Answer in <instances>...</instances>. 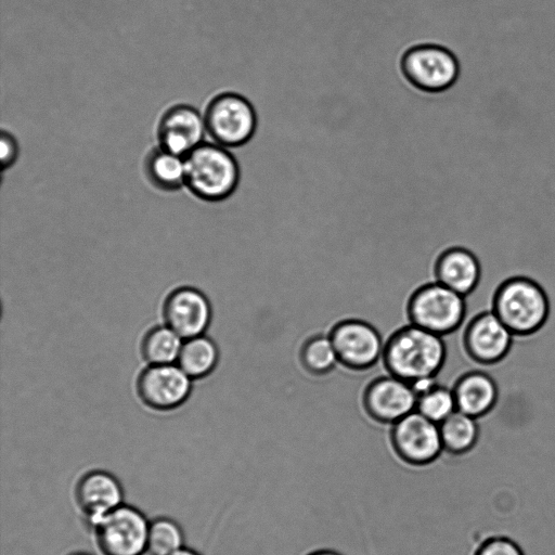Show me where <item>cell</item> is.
Masks as SVG:
<instances>
[{
    "mask_svg": "<svg viewBox=\"0 0 555 555\" xmlns=\"http://www.w3.org/2000/svg\"><path fill=\"white\" fill-rule=\"evenodd\" d=\"M444 359L443 337L410 324L388 339L382 360L388 374L412 383L436 376Z\"/></svg>",
    "mask_w": 555,
    "mask_h": 555,
    "instance_id": "6da1fadb",
    "label": "cell"
},
{
    "mask_svg": "<svg viewBox=\"0 0 555 555\" xmlns=\"http://www.w3.org/2000/svg\"><path fill=\"white\" fill-rule=\"evenodd\" d=\"M184 160L185 186L198 198L221 203L235 192L240 167L228 147L215 142H203Z\"/></svg>",
    "mask_w": 555,
    "mask_h": 555,
    "instance_id": "7a4b0ae2",
    "label": "cell"
},
{
    "mask_svg": "<svg viewBox=\"0 0 555 555\" xmlns=\"http://www.w3.org/2000/svg\"><path fill=\"white\" fill-rule=\"evenodd\" d=\"M493 311L513 334H528L544 323L548 315V301L540 285L517 278L501 286Z\"/></svg>",
    "mask_w": 555,
    "mask_h": 555,
    "instance_id": "3957f363",
    "label": "cell"
},
{
    "mask_svg": "<svg viewBox=\"0 0 555 555\" xmlns=\"http://www.w3.org/2000/svg\"><path fill=\"white\" fill-rule=\"evenodd\" d=\"M204 118L212 142L228 149L248 142L257 124L251 103L243 95L230 91L219 92L209 101Z\"/></svg>",
    "mask_w": 555,
    "mask_h": 555,
    "instance_id": "277c9868",
    "label": "cell"
},
{
    "mask_svg": "<svg viewBox=\"0 0 555 555\" xmlns=\"http://www.w3.org/2000/svg\"><path fill=\"white\" fill-rule=\"evenodd\" d=\"M149 527L150 521L140 509L122 503L90 528L103 555H143Z\"/></svg>",
    "mask_w": 555,
    "mask_h": 555,
    "instance_id": "5b68a950",
    "label": "cell"
},
{
    "mask_svg": "<svg viewBox=\"0 0 555 555\" xmlns=\"http://www.w3.org/2000/svg\"><path fill=\"white\" fill-rule=\"evenodd\" d=\"M465 310V297L440 282L417 289L409 305L411 323L440 336L462 325Z\"/></svg>",
    "mask_w": 555,
    "mask_h": 555,
    "instance_id": "8992f818",
    "label": "cell"
},
{
    "mask_svg": "<svg viewBox=\"0 0 555 555\" xmlns=\"http://www.w3.org/2000/svg\"><path fill=\"white\" fill-rule=\"evenodd\" d=\"M390 442L399 457L412 465L429 464L443 452L439 424L416 410L391 424Z\"/></svg>",
    "mask_w": 555,
    "mask_h": 555,
    "instance_id": "52a82bcc",
    "label": "cell"
},
{
    "mask_svg": "<svg viewBox=\"0 0 555 555\" xmlns=\"http://www.w3.org/2000/svg\"><path fill=\"white\" fill-rule=\"evenodd\" d=\"M339 362L352 370H366L383 359L385 343L378 331L362 320H346L330 333Z\"/></svg>",
    "mask_w": 555,
    "mask_h": 555,
    "instance_id": "ba28073f",
    "label": "cell"
},
{
    "mask_svg": "<svg viewBox=\"0 0 555 555\" xmlns=\"http://www.w3.org/2000/svg\"><path fill=\"white\" fill-rule=\"evenodd\" d=\"M402 68L415 87L429 92L447 89L459 74L454 55L439 46H418L411 49L403 57Z\"/></svg>",
    "mask_w": 555,
    "mask_h": 555,
    "instance_id": "9c48e42d",
    "label": "cell"
},
{
    "mask_svg": "<svg viewBox=\"0 0 555 555\" xmlns=\"http://www.w3.org/2000/svg\"><path fill=\"white\" fill-rule=\"evenodd\" d=\"M363 404L372 418L391 425L416 410L417 395L411 383L384 374L367 385Z\"/></svg>",
    "mask_w": 555,
    "mask_h": 555,
    "instance_id": "30bf717a",
    "label": "cell"
},
{
    "mask_svg": "<svg viewBox=\"0 0 555 555\" xmlns=\"http://www.w3.org/2000/svg\"><path fill=\"white\" fill-rule=\"evenodd\" d=\"M191 387V377L172 363L151 365L138 379L140 398L157 410H169L181 404L188 398Z\"/></svg>",
    "mask_w": 555,
    "mask_h": 555,
    "instance_id": "8fae6325",
    "label": "cell"
},
{
    "mask_svg": "<svg viewBox=\"0 0 555 555\" xmlns=\"http://www.w3.org/2000/svg\"><path fill=\"white\" fill-rule=\"evenodd\" d=\"M206 132L205 118L196 108L185 104L175 105L159 120V147L185 157L204 142Z\"/></svg>",
    "mask_w": 555,
    "mask_h": 555,
    "instance_id": "7c38bea8",
    "label": "cell"
},
{
    "mask_svg": "<svg viewBox=\"0 0 555 555\" xmlns=\"http://www.w3.org/2000/svg\"><path fill=\"white\" fill-rule=\"evenodd\" d=\"M164 318L182 338L203 335L209 325L211 308L206 296L196 288L181 287L166 299Z\"/></svg>",
    "mask_w": 555,
    "mask_h": 555,
    "instance_id": "4fadbf2b",
    "label": "cell"
},
{
    "mask_svg": "<svg viewBox=\"0 0 555 555\" xmlns=\"http://www.w3.org/2000/svg\"><path fill=\"white\" fill-rule=\"evenodd\" d=\"M76 501L89 527L122 504L124 490L111 473L94 469L80 477L75 490Z\"/></svg>",
    "mask_w": 555,
    "mask_h": 555,
    "instance_id": "5bb4252c",
    "label": "cell"
},
{
    "mask_svg": "<svg viewBox=\"0 0 555 555\" xmlns=\"http://www.w3.org/2000/svg\"><path fill=\"white\" fill-rule=\"evenodd\" d=\"M513 333L499 319L494 311L474 319L465 334L469 354L480 363H493L507 352Z\"/></svg>",
    "mask_w": 555,
    "mask_h": 555,
    "instance_id": "9a60e30c",
    "label": "cell"
},
{
    "mask_svg": "<svg viewBox=\"0 0 555 555\" xmlns=\"http://www.w3.org/2000/svg\"><path fill=\"white\" fill-rule=\"evenodd\" d=\"M437 281L454 292L466 296L480 279L477 258L463 248L447 250L437 263Z\"/></svg>",
    "mask_w": 555,
    "mask_h": 555,
    "instance_id": "2e32d148",
    "label": "cell"
},
{
    "mask_svg": "<svg viewBox=\"0 0 555 555\" xmlns=\"http://www.w3.org/2000/svg\"><path fill=\"white\" fill-rule=\"evenodd\" d=\"M456 410L479 417L495 403L498 389L494 380L483 372H470L453 388Z\"/></svg>",
    "mask_w": 555,
    "mask_h": 555,
    "instance_id": "e0dca14e",
    "label": "cell"
},
{
    "mask_svg": "<svg viewBox=\"0 0 555 555\" xmlns=\"http://www.w3.org/2000/svg\"><path fill=\"white\" fill-rule=\"evenodd\" d=\"M144 168L147 179L157 189L176 191L185 185V160L182 156L158 147L149 153Z\"/></svg>",
    "mask_w": 555,
    "mask_h": 555,
    "instance_id": "ac0fdd59",
    "label": "cell"
},
{
    "mask_svg": "<svg viewBox=\"0 0 555 555\" xmlns=\"http://www.w3.org/2000/svg\"><path fill=\"white\" fill-rule=\"evenodd\" d=\"M218 358L219 351L215 341L199 335L185 339L177 361L191 378H198L214 370Z\"/></svg>",
    "mask_w": 555,
    "mask_h": 555,
    "instance_id": "d6986e66",
    "label": "cell"
},
{
    "mask_svg": "<svg viewBox=\"0 0 555 555\" xmlns=\"http://www.w3.org/2000/svg\"><path fill=\"white\" fill-rule=\"evenodd\" d=\"M443 450L462 454L470 450L477 441L479 429L476 417L455 410L439 424Z\"/></svg>",
    "mask_w": 555,
    "mask_h": 555,
    "instance_id": "ffe728a7",
    "label": "cell"
},
{
    "mask_svg": "<svg viewBox=\"0 0 555 555\" xmlns=\"http://www.w3.org/2000/svg\"><path fill=\"white\" fill-rule=\"evenodd\" d=\"M182 337L170 326L153 327L142 341V354L151 364H171L178 360Z\"/></svg>",
    "mask_w": 555,
    "mask_h": 555,
    "instance_id": "44dd1931",
    "label": "cell"
},
{
    "mask_svg": "<svg viewBox=\"0 0 555 555\" xmlns=\"http://www.w3.org/2000/svg\"><path fill=\"white\" fill-rule=\"evenodd\" d=\"M184 534L180 525L168 517L150 521L146 553L149 555H171L183 547Z\"/></svg>",
    "mask_w": 555,
    "mask_h": 555,
    "instance_id": "7402d4cb",
    "label": "cell"
},
{
    "mask_svg": "<svg viewBox=\"0 0 555 555\" xmlns=\"http://www.w3.org/2000/svg\"><path fill=\"white\" fill-rule=\"evenodd\" d=\"M302 365L312 374H326L339 363L338 354L330 335L320 334L309 338L300 351Z\"/></svg>",
    "mask_w": 555,
    "mask_h": 555,
    "instance_id": "603a6c76",
    "label": "cell"
},
{
    "mask_svg": "<svg viewBox=\"0 0 555 555\" xmlns=\"http://www.w3.org/2000/svg\"><path fill=\"white\" fill-rule=\"evenodd\" d=\"M456 410L453 389L439 383L417 397L416 411L440 424Z\"/></svg>",
    "mask_w": 555,
    "mask_h": 555,
    "instance_id": "cb8c5ba5",
    "label": "cell"
},
{
    "mask_svg": "<svg viewBox=\"0 0 555 555\" xmlns=\"http://www.w3.org/2000/svg\"><path fill=\"white\" fill-rule=\"evenodd\" d=\"M475 555H524L520 546L505 537H489L476 550Z\"/></svg>",
    "mask_w": 555,
    "mask_h": 555,
    "instance_id": "d4e9b609",
    "label": "cell"
},
{
    "mask_svg": "<svg viewBox=\"0 0 555 555\" xmlns=\"http://www.w3.org/2000/svg\"><path fill=\"white\" fill-rule=\"evenodd\" d=\"M0 151L1 169L5 170L16 162L20 153L18 143L11 132L1 131Z\"/></svg>",
    "mask_w": 555,
    "mask_h": 555,
    "instance_id": "484cf974",
    "label": "cell"
},
{
    "mask_svg": "<svg viewBox=\"0 0 555 555\" xmlns=\"http://www.w3.org/2000/svg\"><path fill=\"white\" fill-rule=\"evenodd\" d=\"M171 555H201V554L191 548H186L183 546L182 548H180L179 551L175 552Z\"/></svg>",
    "mask_w": 555,
    "mask_h": 555,
    "instance_id": "4316f807",
    "label": "cell"
},
{
    "mask_svg": "<svg viewBox=\"0 0 555 555\" xmlns=\"http://www.w3.org/2000/svg\"><path fill=\"white\" fill-rule=\"evenodd\" d=\"M309 555H340L334 551H318V552H314V553H311Z\"/></svg>",
    "mask_w": 555,
    "mask_h": 555,
    "instance_id": "83f0119b",
    "label": "cell"
},
{
    "mask_svg": "<svg viewBox=\"0 0 555 555\" xmlns=\"http://www.w3.org/2000/svg\"><path fill=\"white\" fill-rule=\"evenodd\" d=\"M69 555H91V554L85 553V552H76V553H73V554H69Z\"/></svg>",
    "mask_w": 555,
    "mask_h": 555,
    "instance_id": "f1b7e54d",
    "label": "cell"
}]
</instances>
